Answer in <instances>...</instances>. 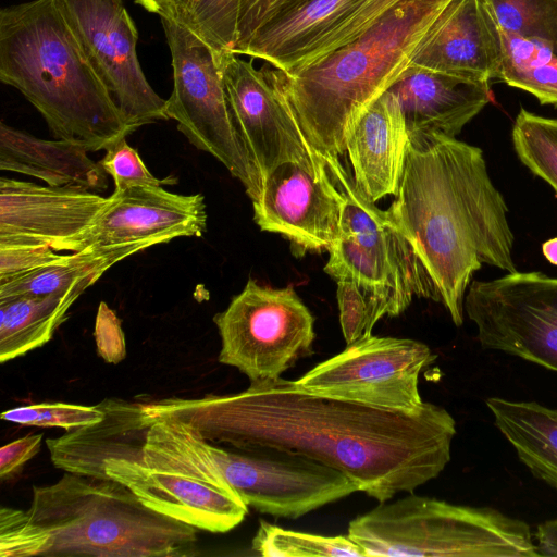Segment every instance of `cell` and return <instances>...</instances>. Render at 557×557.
Masks as SVG:
<instances>
[{"instance_id":"obj_1","label":"cell","mask_w":557,"mask_h":557,"mask_svg":"<svg viewBox=\"0 0 557 557\" xmlns=\"http://www.w3.org/2000/svg\"><path fill=\"white\" fill-rule=\"evenodd\" d=\"M143 412L184 420L214 445L308 457L379 503L437 478L456 435L453 416L432 403L392 411L314 394L282 376L234 394L143 403Z\"/></svg>"},{"instance_id":"obj_2","label":"cell","mask_w":557,"mask_h":557,"mask_svg":"<svg viewBox=\"0 0 557 557\" xmlns=\"http://www.w3.org/2000/svg\"><path fill=\"white\" fill-rule=\"evenodd\" d=\"M396 199L387 212L411 245L454 324L482 264L518 271L508 207L481 148L438 133L409 136Z\"/></svg>"},{"instance_id":"obj_3","label":"cell","mask_w":557,"mask_h":557,"mask_svg":"<svg viewBox=\"0 0 557 557\" xmlns=\"http://www.w3.org/2000/svg\"><path fill=\"white\" fill-rule=\"evenodd\" d=\"M453 0H404L317 65L269 76L310 146L322 158L346 153L360 114L409 69Z\"/></svg>"},{"instance_id":"obj_4","label":"cell","mask_w":557,"mask_h":557,"mask_svg":"<svg viewBox=\"0 0 557 557\" xmlns=\"http://www.w3.org/2000/svg\"><path fill=\"white\" fill-rule=\"evenodd\" d=\"M0 79L42 115L55 139L106 150L134 132L85 57L57 0L0 11Z\"/></svg>"},{"instance_id":"obj_5","label":"cell","mask_w":557,"mask_h":557,"mask_svg":"<svg viewBox=\"0 0 557 557\" xmlns=\"http://www.w3.org/2000/svg\"><path fill=\"white\" fill-rule=\"evenodd\" d=\"M28 513L49 535L44 557L196 554V528L150 509L110 476L65 472L34 486Z\"/></svg>"},{"instance_id":"obj_6","label":"cell","mask_w":557,"mask_h":557,"mask_svg":"<svg viewBox=\"0 0 557 557\" xmlns=\"http://www.w3.org/2000/svg\"><path fill=\"white\" fill-rule=\"evenodd\" d=\"M141 419L148 423L145 438L109 457L107 475L150 509L196 529L225 533L237 527L248 506L225 479L209 443L176 417L143 413Z\"/></svg>"},{"instance_id":"obj_7","label":"cell","mask_w":557,"mask_h":557,"mask_svg":"<svg viewBox=\"0 0 557 557\" xmlns=\"http://www.w3.org/2000/svg\"><path fill=\"white\" fill-rule=\"evenodd\" d=\"M347 535L370 556L539 557L530 527L491 507L407 493L349 522Z\"/></svg>"},{"instance_id":"obj_8","label":"cell","mask_w":557,"mask_h":557,"mask_svg":"<svg viewBox=\"0 0 557 557\" xmlns=\"http://www.w3.org/2000/svg\"><path fill=\"white\" fill-rule=\"evenodd\" d=\"M160 20L173 75L168 120H175L191 145L218 159L257 200L262 180L233 123L218 54L176 18Z\"/></svg>"},{"instance_id":"obj_9","label":"cell","mask_w":557,"mask_h":557,"mask_svg":"<svg viewBox=\"0 0 557 557\" xmlns=\"http://www.w3.org/2000/svg\"><path fill=\"white\" fill-rule=\"evenodd\" d=\"M322 159L345 198L325 273L336 282L355 281L389 289L407 308L413 297L438 301L431 278L387 210L366 197L339 158Z\"/></svg>"},{"instance_id":"obj_10","label":"cell","mask_w":557,"mask_h":557,"mask_svg":"<svg viewBox=\"0 0 557 557\" xmlns=\"http://www.w3.org/2000/svg\"><path fill=\"white\" fill-rule=\"evenodd\" d=\"M213 321L221 337L219 361L250 382L278 379L312 354L314 317L292 285L273 288L250 278Z\"/></svg>"},{"instance_id":"obj_11","label":"cell","mask_w":557,"mask_h":557,"mask_svg":"<svg viewBox=\"0 0 557 557\" xmlns=\"http://www.w3.org/2000/svg\"><path fill=\"white\" fill-rule=\"evenodd\" d=\"M463 308L482 348L557 372V277L516 271L474 280Z\"/></svg>"},{"instance_id":"obj_12","label":"cell","mask_w":557,"mask_h":557,"mask_svg":"<svg viewBox=\"0 0 557 557\" xmlns=\"http://www.w3.org/2000/svg\"><path fill=\"white\" fill-rule=\"evenodd\" d=\"M435 360L436 355L422 342L371 334L347 344L295 382L314 394L412 412L425 403L419 375Z\"/></svg>"},{"instance_id":"obj_13","label":"cell","mask_w":557,"mask_h":557,"mask_svg":"<svg viewBox=\"0 0 557 557\" xmlns=\"http://www.w3.org/2000/svg\"><path fill=\"white\" fill-rule=\"evenodd\" d=\"M209 449L244 503L261 513L297 519L359 491L343 472L301 455L211 443Z\"/></svg>"},{"instance_id":"obj_14","label":"cell","mask_w":557,"mask_h":557,"mask_svg":"<svg viewBox=\"0 0 557 557\" xmlns=\"http://www.w3.org/2000/svg\"><path fill=\"white\" fill-rule=\"evenodd\" d=\"M95 73L127 124L168 120L166 100L149 84L137 57L138 30L123 0H57Z\"/></svg>"},{"instance_id":"obj_15","label":"cell","mask_w":557,"mask_h":557,"mask_svg":"<svg viewBox=\"0 0 557 557\" xmlns=\"http://www.w3.org/2000/svg\"><path fill=\"white\" fill-rule=\"evenodd\" d=\"M218 57L233 123L261 180L288 161L325 169L275 90L268 67L257 69L253 59L246 61L234 52Z\"/></svg>"},{"instance_id":"obj_16","label":"cell","mask_w":557,"mask_h":557,"mask_svg":"<svg viewBox=\"0 0 557 557\" xmlns=\"http://www.w3.org/2000/svg\"><path fill=\"white\" fill-rule=\"evenodd\" d=\"M345 198L325 169L284 162L262 181L252 201L253 220L262 230L292 244L297 255L327 251L339 233Z\"/></svg>"},{"instance_id":"obj_17","label":"cell","mask_w":557,"mask_h":557,"mask_svg":"<svg viewBox=\"0 0 557 557\" xmlns=\"http://www.w3.org/2000/svg\"><path fill=\"white\" fill-rule=\"evenodd\" d=\"M206 228V205L200 194L178 195L161 186H136L114 190L92 225L61 251L138 242L156 245L201 236Z\"/></svg>"},{"instance_id":"obj_18","label":"cell","mask_w":557,"mask_h":557,"mask_svg":"<svg viewBox=\"0 0 557 557\" xmlns=\"http://www.w3.org/2000/svg\"><path fill=\"white\" fill-rule=\"evenodd\" d=\"M109 201L96 193L0 178V246H50L81 237Z\"/></svg>"},{"instance_id":"obj_19","label":"cell","mask_w":557,"mask_h":557,"mask_svg":"<svg viewBox=\"0 0 557 557\" xmlns=\"http://www.w3.org/2000/svg\"><path fill=\"white\" fill-rule=\"evenodd\" d=\"M500 69L498 33L482 0H453L408 70L491 84Z\"/></svg>"},{"instance_id":"obj_20","label":"cell","mask_w":557,"mask_h":557,"mask_svg":"<svg viewBox=\"0 0 557 557\" xmlns=\"http://www.w3.org/2000/svg\"><path fill=\"white\" fill-rule=\"evenodd\" d=\"M409 135L394 96L385 91L355 121L346 138L356 186L375 202L396 196Z\"/></svg>"},{"instance_id":"obj_21","label":"cell","mask_w":557,"mask_h":557,"mask_svg":"<svg viewBox=\"0 0 557 557\" xmlns=\"http://www.w3.org/2000/svg\"><path fill=\"white\" fill-rule=\"evenodd\" d=\"M490 85L407 70L386 91L396 99L409 136L438 133L456 137L492 101Z\"/></svg>"},{"instance_id":"obj_22","label":"cell","mask_w":557,"mask_h":557,"mask_svg":"<svg viewBox=\"0 0 557 557\" xmlns=\"http://www.w3.org/2000/svg\"><path fill=\"white\" fill-rule=\"evenodd\" d=\"M88 151L62 139H40L0 124V169L66 187L100 193L108 188V174L88 157Z\"/></svg>"},{"instance_id":"obj_23","label":"cell","mask_w":557,"mask_h":557,"mask_svg":"<svg viewBox=\"0 0 557 557\" xmlns=\"http://www.w3.org/2000/svg\"><path fill=\"white\" fill-rule=\"evenodd\" d=\"M103 419L95 424L67 431L61 437L47 438L52 463L83 475L108 478L106 459L145 438L148 423L143 421L141 403L106 399L100 403Z\"/></svg>"},{"instance_id":"obj_24","label":"cell","mask_w":557,"mask_h":557,"mask_svg":"<svg viewBox=\"0 0 557 557\" xmlns=\"http://www.w3.org/2000/svg\"><path fill=\"white\" fill-rule=\"evenodd\" d=\"M359 0H307L262 27L235 54L286 67L313 41L336 26Z\"/></svg>"},{"instance_id":"obj_25","label":"cell","mask_w":557,"mask_h":557,"mask_svg":"<svg viewBox=\"0 0 557 557\" xmlns=\"http://www.w3.org/2000/svg\"><path fill=\"white\" fill-rule=\"evenodd\" d=\"M494 423L534 476L557 490V409L490 397Z\"/></svg>"},{"instance_id":"obj_26","label":"cell","mask_w":557,"mask_h":557,"mask_svg":"<svg viewBox=\"0 0 557 557\" xmlns=\"http://www.w3.org/2000/svg\"><path fill=\"white\" fill-rule=\"evenodd\" d=\"M151 246V243L138 242L72 252L62 261L0 281V299L83 293L112 265Z\"/></svg>"},{"instance_id":"obj_27","label":"cell","mask_w":557,"mask_h":557,"mask_svg":"<svg viewBox=\"0 0 557 557\" xmlns=\"http://www.w3.org/2000/svg\"><path fill=\"white\" fill-rule=\"evenodd\" d=\"M79 292L0 299V361L7 362L48 343Z\"/></svg>"},{"instance_id":"obj_28","label":"cell","mask_w":557,"mask_h":557,"mask_svg":"<svg viewBox=\"0 0 557 557\" xmlns=\"http://www.w3.org/2000/svg\"><path fill=\"white\" fill-rule=\"evenodd\" d=\"M497 33L502 51L499 81L530 92L542 104L557 106L555 48L541 39Z\"/></svg>"},{"instance_id":"obj_29","label":"cell","mask_w":557,"mask_h":557,"mask_svg":"<svg viewBox=\"0 0 557 557\" xmlns=\"http://www.w3.org/2000/svg\"><path fill=\"white\" fill-rule=\"evenodd\" d=\"M336 298L346 344L372 334L383 317H397L407 307L389 289L355 281H339Z\"/></svg>"},{"instance_id":"obj_30","label":"cell","mask_w":557,"mask_h":557,"mask_svg":"<svg viewBox=\"0 0 557 557\" xmlns=\"http://www.w3.org/2000/svg\"><path fill=\"white\" fill-rule=\"evenodd\" d=\"M252 550L267 557H366L348 535L325 536L295 531L260 520L252 539Z\"/></svg>"},{"instance_id":"obj_31","label":"cell","mask_w":557,"mask_h":557,"mask_svg":"<svg viewBox=\"0 0 557 557\" xmlns=\"http://www.w3.org/2000/svg\"><path fill=\"white\" fill-rule=\"evenodd\" d=\"M511 139L522 164L557 195V119L521 108L512 125Z\"/></svg>"},{"instance_id":"obj_32","label":"cell","mask_w":557,"mask_h":557,"mask_svg":"<svg viewBox=\"0 0 557 557\" xmlns=\"http://www.w3.org/2000/svg\"><path fill=\"white\" fill-rule=\"evenodd\" d=\"M401 1L404 0H359L336 26L309 45L282 72L294 75L317 65L368 30Z\"/></svg>"},{"instance_id":"obj_33","label":"cell","mask_w":557,"mask_h":557,"mask_svg":"<svg viewBox=\"0 0 557 557\" xmlns=\"http://www.w3.org/2000/svg\"><path fill=\"white\" fill-rule=\"evenodd\" d=\"M498 32L550 44L557 51V0H482Z\"/></svg>"},{"instance_id":"obj_34","label":"cell","mask_w":557,"mask_h":557,"mask_svg":"<svg viewBox=\"0 0 557 557\" xmlns=\"http://www.w3.org/2000/svg\"><path fill=\"white\" fill-rule=\"evenodd\" d=\"M242 1L190 0L176 20L216 54L234 52L238 39Z\"/></svg>"},{"instance_id":"obj_35","label":"cell","mask_w":557,"mask_h":557,"mask_svg":"<svg viewBox=\"0 0 557 557\" xmlns=\"http://www.w3.org/2000/svg\"><path fill=\"white\" fill-rule=\"evenodd\" d=\"M104 410L97 406H82L66 403H41L5 410L1 419L30 426L62 428L73 431L100 422Z\"/></svg>"},{"instance_id":"obj_36","label":"cell","mask_w":557,"mask_h":557,"mask_svg":"<svg viewBox=\"0 0 557 557\" xmlns=\"http://www.w3.org/2000/svg\"><path fill=\"white\" fill-rule=\"evenodd\" d=\"M49 535L27 511L2 506L0 510V556H44Z\"/></svg>"},{"instance_id":"obj_37","label":"cell","mask_w":557,"mask_h":557,"mask_svg":"<svg viewBox=\"0 0 557 557\" xmlns=\"http://www.w3.org/2000/svg\"><path fill=\"white\" fill-rule=\"evenodd\" d=\"M99 164L113 178L114 190L136 186H161L169 183V180H159L150 173L137 150L131 147L125 138L109 146Z\"/></svg>"},{"instance_id":"obj_38","label":"cell","mask_w":557,"mask_h":557,"mask_svg":"<svg viewBox=\"0 0 557 557\" xmlns=\"http://www.w3.org/2000/svg\"><path fill=\"white\" fill-rule=\"evenodd\" d=\"M307 0H243L238 39L234 53L246 45L262 27L294 10Z\"/></svg>"},{"instance_id":"obj_39","label":"cell","mask_w":557,"mask_h":557,"mask_svg":"<svg viewBox=\"0 0 557 557\" xmlns=\"http://www.w3.org/2000/svg\"><path fill=\"white\" fill-rule=\"evenodd\" d=\"M67 256L50 246H0V281L62 261Z\"/></svg>"},{"instance_id":"obj_40","label":"cell","mask_w":557,"mask_h":557,"mask_svg":"<svg viewBox=\"0 0 557 557\" xmlns=\"http://www.w3.org/2000/svg\"><path fill=\"white\" fill-rule=\"evenodd\" d=\"M94 335L97 351L107 362L117 363L124 359L126 349L121 321L103 301L98 308Z\"/></svg>"},{"instance_id":"obj_41","label":"cell","mask_w":557,"mask_h":557,"mask_svg":"<svg viewBox=\"0 0 557 557\" xmlns=\"http://www.w3.org/2000/svg\"><path fill=\"white\" fill-rule=\"evenodd\" d=\"M42 434H30L5 444L0 449V478L14 473L40 449Z\"/></svg>"},{"instance_id":"obj_42","label":"cell","mask_w":557,"mask_h":557,"mask_svg":"<svg viewBox=\"0 0 557 557\" xmlns=\"http://www.w3.org/2000/svg\"><path fill=\"white\" fill-rule=\"evenodd\" d=\"M534 539L540 556L557 557V519L539 524Z\"/></svg>"},{"instance_id":"obj_43","label":"cell","mask_w":557,"mask_h":557,"mask_svg":"<svg viewBox=\"0 0 557 557\" xmlns=\"http://www.w3.org/2000/svg\"><path fill=\"white\" fill-rule=\"evenodd\" d=\"M135 2L148 12L158 14L159 16H174L173 0H135Z\"/></svg>"},{"instance_id":"obj_44","label":"cell","mask_w":557,"mask_h":557,"mask_svg":"<svg viewBox=\"0 0 557 557\" xmlns=\"http://www.w3.org/2000/svg\"><path fill=\"white\" fill-rule=\"evenodd\" d=\"M542 252L549 263L557 265V237L549 238L543 243Z\"/></svg>"},{"instance_id":"obj_45","label":"cell","mask_w":557,"mask_h":557,"mask_svg":"<svg viewBox=\"0 0 557 557\" xmlns=\"http://www.w3.org/2000/svg\"><path fill=\"white\" fill-rule=\"evenodd\" d=\"M189 1L190 0H173L174 16H172V17L176 18L184 11V9L187 7Z\"/></svg>"}]
</instances>
